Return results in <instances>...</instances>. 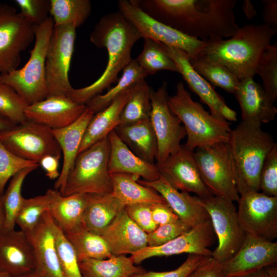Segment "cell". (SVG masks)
I'll list each match as a JSON object with an SVG mask.
<instances>
[{"label": "cell", "instance_id": "33", "mask_svg": "<svg viewBox=\"0 0 277 277\" xmlns=\"http://www.w3.org/2000/svg\"><path fill=\"white\" fill-rule=\"evenodd\" d=\"M110 176L111 193L125 206L165 202L156 191L140 184L137 176L121 173L110 174Z\"/></svg>", "mask_w": 277, "mask_h": 277}, {"label": "cell", "instance_id": "26", "mask_svg": "<svg viewBox=\"0 0 277 277\" xmlns=\"http://www.w3.org/2000/svg\"><path fill=\"white\" fill-rule=\"evenodd\" d=\"M110 143L108 170L110 174L126 173L146 181H154L160 177L155 164L149 163L135 155L120 140L114 130L108 135Z\"/></svg>", "mask_w": 277, "mask_h": 277}, {"label": "cell", "instance_id": "12", "mask_svg": "<svg viewBox=\"0 0 277 277\" xmlns=\"http://www.w3.org/2000/svg\"><path fill=\"white\" fill-rule=\"evenodd\" d=\"M35 28L14 7L0 3V74L18 68L21 53L34 39Z\"/></svg>", "mask_w": 277, "mask_h": 277}, {"label": "cell", "instance_id": "24", "mask_svg": "<svg viewBox=\"0 0 277 277\" xmlns=\"http://www.w3.org/2000/svg\"><path fill=\"white\" fill-rule=\"evenodd\" d=\"M234 94L239 104L242 121L262 125L274 120L277 108L253 76L240 80Z\"/></svg>", "mask_w": 277, "mask_h": 277}, {"label": "cell", "instance_id": "35", "mask_svg": "<svg viewBox=\"0 0 277 277\" xmlns=\"http://www.w3.org/2000/svg\"><path fill=\"white\" fill-rule=\"evenodd\" d=\"M151 90L145 79H142L133 84L131 94L122 112L118 126L150 119Z\"/></svg>", "mask_w": 277, "mask_h": 277}, {"label": "cell", "instance_id": "59", "mask_svg": "<svg viewBox=\"0 0 277 277\" xmlns=\"http://www.w3.org/2000/svg\"><path fill=\"white\" fill-rule=\"evenodd\" d=\"M241 277H266L263 273L262 270L258 271L256 272L250 274L245 276H241Z\"/></svg>", "mask_w": 277, "mask_h": 277}, {"label": "cell", "instance_id": "7", "mask_svg": "<svg viewBox=\"0 0 277 277\" xmlns=\"http://www.w3.org/2000/svg\"><path fill=\"white\" fill-rule=\"evenodd\" d=\"M109 154L108 136L79 153L61 194L68 196L75 193H111L112 183L108 170Z\"/></svg>", "mask_w": 277, "mask_h": 277}, {"label": "cell", "instance_id": "42", "mask_svg": "<svg viewBox=\"0 0 277 277\" xmlns=\"http://www.w3.org/2000/svg\"><path fill=\"white\" fill-rule=\"evenodd\" d=\"M48 221L53 232L58 258L64 277H83L75 251L63 230L48 211Z\"/></svg>", "mask_w": 277, "mask_h": 277}, {"label": "cell", "instance_id": "54", "mask_svg": "<svg viewBox=\"0 0 277 277\" xmlns=\"http://www.w3.org/2000/svg\"><path fill=\"white\" fill-rule=\"evenodd\" d=\"M61 156L48 155L42 159L39 163L46 172V175L50 180L57 179L60 176L58 168Z\"/></svg>", "mask_w": 277, "mask_h": 277}, {"label": "cell", "instance_id": "41", "mask_svg": "<svg viewBox=\"0 0 277 277\" xmlns=\"http://www.w3.org/2000/svg\"><path fill=\"white\" fill-rule=\"evenodd\" d=\"M36 169L35 167L24 168L14 174L10 179L3 195L5 215L3 228L7 230L14 229L16 216L24 198L22 195L23 183L28 175Z\"/></svg>", "mask_w": 277, "mask_h": 277}, {"label": "cell", "instance_id": "31", "mask_svg": "<svg viewBox=\"0 0 277 277\" xmlns=\"http://www.w3.org/2000/svg\"><path fill=\"white\" fill-rule=\"evenodd\" d=\"M87 197L88 194L82 193L63 196L56 190L48 211L64 232L70 231L82 224Z\"/></svg>", "mask_w": 277, "mask_h": 277}, {"label": "cell", "instance_id": "3", "mask_svg": "<svg viewBox=\"0 0 277 277\" xmlns=\"http://www.w3.org/2000/svg\"><path fill=\"white\" fill-rule=\"evenodd\" d=\"M276 33L277 28L264 24L245 25L229 39L208 41L200 55L226 67L239 81L254 77L262 54Z\"/></svg>", "mask_w": 277, "mask_h": 277}, {"label": "cell", "instance_id": "60", "mask_svg": "<svg viewBox=\"0 0 277 277\" xmlns=\"http://www.w3.org/2000/svg\"><path fill=\"white\" fill-rule=\"evenodd\" d=\"M0 277H10V276L5 273L0 272Z\"/></svg>", "mask_w": 277, "mask_h": 277}, {"label": "cell", "instance_id": "25", "mask_svg": "<svg viewBox=\"0 0 277 277\" xmlns=\"http://www.w3.org/2000/svg\"><path fill=\"white\" fill-rule=\"evenodd\" d=\"M95 113L87 108L73 123L63 128L51 129L63 155L60 176L54 188L61 193L68 175L73 167L86 129Z\"/></svg>", "mask_w": 277, "mask_h": 277}, {"label": "cell", "instance_id": "38", "mask_svg": "<svg viewBox=\"0 0 277 277\" xmlns=\"http://www.w3.org/2000/svg\"><path fill=\"white\" fill-rule=\"evenodd\" d=\"M193 69L213 86L220 87L230 93L234 94L239 80L226 67L213 63L203 55L190 58Z\"/></svg>", "mask_w": 277, "mask_h": 277}, {"label": "cell", "instance_id": "6", "mask_svg": "<svg viewBox=\"0 0 277 277\" xmlns=\"http://www.w3.org/2000/svg\"><path fill=\"white\" fill-rule=\"evenodd\" d=\"M53 27L51 16L35 25V44L28 62L21 68L0 74V81L12 87L28 105L48 96L46 57Z\"/></svg>", "mask_w": 277, "mask_h": 277}, {"label": "cell", "instance_id": "4", "mask_svg": "<svg viewBox=\"0 0 277 277\" xmlns=\"http://www.w3.org/2000/svg\"><path fill=\"white\" fill-rule=\"evenodd\" d=\"M261 124L241 121L230 132L228 144L233 162L239 195L260 191L259 176L264 162L275 142Z\"/></svg>", "mask_w": 277, "mask_h": 277}, {"label": "cell", "instance_id": "19", "mask_svg": "<svg viewBox=\"0 0 277 277\" xmlns=\"http://www.w3.org/2000/svg\"><path fill=\"white\" fill-rule=\"evenodd\" d=\"M155 165L160 176L177 190L193 192L201 199L213 195L201 177L193 151L184 146L163 163Z\"/></svg>", "mask_w": 277, "mask_h": 277}, {"label": "cell", "instance_id": "56", "mask_svg": "<svg viewBox=\"0 0 277 277\" xmlns=\"http://www.w3.org/2000/svg\"><path fill=\"white\" fill-rule=\"evenodd\" d=\"M14 125H15L0 114V131L10 128Z\"/></svg>", "mask_w": 277, "mask_h": 277}, {"label": "cell", "instance_id": "50", "mask_svg": "<svg viewBox=\"0 0 277 277\" xmlns=\"http://www.w3.org/2000/svg\"><path fill=\"white\" fill-rule=\"evenodd\" d=\"M152 204H135L127 205L125 208L129 217L147 234L153 231L157 227L152 219Z\"/></svg>", "mask_w": 277, "mask_h": 277}, {"label": "cell", "instance_id": "2", "mask_svg": "<svg viewBox=\"0 0 277 277\" xmlns=\"http://www.w3.org/2000/svg\"><path fill=\"white\" fill-rule=\"evenodd\" d=\"M142 38L136 28L119 11L103 16L90 34V41L97 48H105L108 62L105 70L92 84L73 88L69 97L75 102L84 104L117 81L118 74L132 60L131 51Z\"/></svg>", "mask_w": 277, "mask_h": 277}, {"label": "cell", "instance_id": "1", "mask_svg": "<svg viewBox=\"0 0 277 277\" xmlns=\"http://www.w3.org/2000/svg\"><path fill=\"white\" fill-rule=\"evenodd\" d=\"M148 16L181 33L204 41L232 36L239 26L236 0H135Z\"/></svg>", "mask_w": 277, "mask_h": 277}, {"label": "cell", "instance_id": "5", "mask_svg": "<svg viewBox=\"0 0 277 277\" xmlns=\"http://www.w3.org/2000/svg\"><path fill=\"white\" fill-rule=\"evenodd\" d=\"M168 104L184 125L187 137L184 146L187 149L194 151L199 147L228 142L230 123L213 116L193 100L182 81L177 83L175 93L168 96Z\"/></svg>", "mask_w": 277, "mask_h": 277}, {"label": "cell", "instance_id": "8", "mask_svg": "<svg viewBox=\"0 0 277 277\" xmlns=\"http://www.w3.org/2000/svg\"><path fill=\"white\" fill-rule=\"evenodd\" d=\"M193 154L201 177L212 195L238 202L240 195L228 143L199 147Z\"/></svg>", "mask_w": 277, "mask_h": 277}, {"label": "cell", "instance_id": "51", "mask_svg": "<svg viewBox=\"0 0 277 277\" xmlns=\"http://www.w3.org/2000/svg\"><path fill=\"white\" fill-rule=\"evenodd\" d=\"M188 277H225V275L222 264L212 257H208Z\"/></svg>", "mask_w": 277, "mask_h": 277}, {"label": "cell", "instance_id": "57", "mask_svg": "<svg viewBox=\"0 0 277 277\" xmlns=\"http://www.w3.org/2000/svg\"><path fill=\"white\" fill-rule=\"evenodd\" d=\"M5 220V215L3 202V195H0V230L4 227Z\"/></svg>", "mask_w": 277, "mask_h": 277}, {"label": "cell", "instance_id": "14", "mask_svg": "<svg viewBox=\"0 0 277 277\" xmlns=\"http://www.w3.org/2000/svg\"><path fill=\"white\" fill-rule=\"evenodd\" d=\"M168 84L164 81L155 91L151 89L150 121L157 142L156 164L163 163L171 154L179 150L181 141L186 136L179 118L171 111L168 104Z\"/></svg>", "mask_w": 277, "mask_h": 277}, {"label": "cell", "instance_id": "29", "mask_svg": "<svg viewBox=\"0 0 277 277\" xmlns=\"http://www.w3.org/2000/svg\"><path fill=\"white\" fill-rule=\"evenodd\" d=\"M114 130L135 155L149 163H154L157 153V142L150 119L118 126Z\"/></svg>", "mask_w": 277, "mask_h": 277}, {"label": "cell", "instance_id": "47", "mask_svg": "<svg viewBox=\"0 0 277 277\" xmlns=\"http://www.w3.org/2000/svg\"><path fill=\"white\" fill-rule=\"evenodd\" d=\"M191 227L179 219L159 226L147 234V246L155 247L163 245L189 230Z\"/></svg>", "mask_w": 277, "mask_h": 277}, {"label": "cell", "instance_id": "46", "mask_svg": "<svg viewBox=\"0 0 277 277\" xmlns=\"http://www.w3.org/2000/svg\"><path fill=\"white\" fill-rule=\"evenodd\" d=\"M259 189L269 196H277V144L267 155L259 176Z\"/></svg>", "mask_w": 277, "mask_h": 277}, {"label": "cell", "instance_id": "55", "mask_svg": "<svg viewBox=\"0 0 277 277\" xmlns=\"http://www.w3.org/2000/svg\"><path fill=\"white\" fill-rule=\"evenodd\" d=\"M242 8L245 16L248 20L252 19L257 14L255 6L249 0L243 1Z\"/></svg>", "mask_w": 277, "mask_h": 277}, {"label": "cell", "instance_id": "49", "mask_svg": "<svg viewBox=\"0 0 277 277\" xmlns=\"http://www.w3.org/2000/svg\"><path fill=\"white\" fill-rule=\"evenodd\" d=\"M207 258L196 254H188L186 260L176 269L167 271H147L131 277H188Z\"/></svg>", "mask_w": 277, "mask_h": 277}, {"label": "cell", "instance_id": "39", "mask_svg": "<svg viewBox=\"0 0 277 277\" xmlns=\"http://www.w3.org/2000/svg\"><path fill=\"white\" fill-rule=\"evenodd\" d=\"M57 190L49 189L43 194L33 197L24 198L17 213L15 224L26 233L31 231L48 211Z\"/></svg>", "mask_w": 277, "mask_h": 277}, {"label": "cell", "instance_id": "18", "mask_svg": "<svg viewBox=\"0 0 277 277\" xmlns=\"http://www.w3.org/2000/svg\"><path fill=\"white\" fill-rule=\"evenodd\" d=\"M277 262V242L246 233L236 253L222 264L225 277H241Z\"/></svg>", "mask_w": 277, "mask_h": 277}, {"label": "cell", "instance_id": "53", "mask_svg": "<svg viewBox=\"0 0 277 277\" xmlns=\"http://www.w3.org/2000/svg\"><path fill=\"white\" fill-rule=\"evenodd\" d=\"M262 3L263 24L277 28V1L263 0Z\"/></svg>", "mask_w": 277, "mask_h": 277}, {"label": "cell", "instance_id": "45", "mask_svg": "<svg viewBox=\"0 0 277 277\" xmlns=\"http://www.w3.org/2000/svg\"><path fill=\"white\" fill-rule=\"evenodd\" d=\"M39 166L36 162L14 155L0 141V195H3L7 183L14 174L24 168H37Z\"/></svg>", "mask_w": 277, "mask_h": 277}, {"label": "cell", "instance_id": "11", "mask_svg": "<svg viewBox=\"0 0 277 277\" xmlns=\"http://www.w3.org/2000/svg\"><path fill=\"white\" fill-rule=\"evenodd\" d=\"M73 25L54 26L46 57V80L48 96H69L73 88L69 72L76 38Z\"/></svg>", "mask_w": 277, "mask_h": 277}, {"label": "cell", "instance_id": "36", "mask_svg": "<svg viewBox=\"0 0 277 277\" xmlns=\"http://www.w3.org/2000/svg\"><path fill=\"white\" fill-rule=\"evenodd\" d=\"M91 9L89 0H50L54 26L71 24L77 28L87 19Z\"/></svg>", "mask_w": 277, "mask_h": 277}, {"label": "cell", "instance_id": "43", "mask_svg": "<svg viewBox=\"0 0 277 277\" xmlns=\"http://www.w3.org/2000/svg\"><path fill=\"white\" fill-rule=\"evenodd\" d=\"M256 74L263 82L262 87L268 98L274 103L277 98V43L270 44L262 54Z\"/></svg>", "mask_w": 277, "mask_h": 277}, {"label": "cell", "instance_id": "28", "mask_svg": "<svg viewBox=\"0 0 277 277\" xmlns=\"http://www.w3.org/2000/svg\"><path fill=\"white\" fill-rule=\"evenodd\" d=\"M133 85L124 90L105 109L94 114L86 129L78 154L107 137L118 126Z\"/></svg>", "mask_w": 277, "mask_h": 277}, {"label": "cell", "instance_id": "32", "mask_svg": "<svg viewBox=\"0 0 277 277\" xmlns=\"http://www.w3.org/2000/svg\"><path fill=\"white\" fill-rule=\"evenodd\" d=\"M79 267L83 277H131L146 271L124 255L86 259L79 262Z\"/></svg>", "mask_w": 277, "mask_h": 277}, {"label": "cell", "instance_id": "34", "mask_svg": "<svg viewBox=\"0 0 277 277\" xmlns=\"http://www.w3.org/2000/svg\"><path fill=\"white\" fill-rule=\"evenodd\" d=\"M64 233L73 247L78 262L89 259H106L113 255L101 235L90 231L82 224Z\"/></svg>", "mask_w": 277, "mask_h": 277}, {"label": "cell", "instance_id": "52", "mask_svg": "<svg viewBox=\"0 0 277 277\" xmlns=\"http://www.w3.org/2000/svg\"><path fill=\"white\" fill-rule=\"evenodd\" d=\"M151 213L152 219L157 226L171 223L179 219L177 215L166 202L152 204Z\"/></svg>", "mask_w": 277, "mask_h": 277}, {"label": "cell", "instance_id": "13", "mask_svg": "<svg viewBox=\"0 0 277 277\" xmlns=\"http://www.w3.org/2000/svg\"><path fill=\"white\" fill-rule=\"evenodd\" d=\"M118 11L138 30L142 38L153 41L180 49L190 58L200 55L207 42L187 36L181 32L153 19L132 1L120 0Z\"/></svg>", "mask_w": 277, "mask_h": 277}, {"label": "cell", "instance_id": "48", "mask_svg": "<svg viewBox=\"0 0 277 277\" xmlns=\"http://www.w3.org/2000/svg\"><path fill=\"white\" fill-rule=\"evenodd\" d=\"M15 3L20 8L19 13L35 25L49 17L50 0H16Z\"/></svg>", "mask_w": 277, "mask_h": 277}, {"label": "cell", "instance_id": "20", "mask_svg": "<svg viewBox=\"0 0 277 277\" xmlns=\"http://www.w3.org/2000/svg\"><path fill=\"white\" fill-rule=\"evenodd\" d=\"M36 264L34 248L26 232L0 230V272L17 277L34 271Z\"/></svg>", "mask_w": 277, "mask_h": 277}, {"label": "cell", "instance_id": "9", "mask_svg": "<svg viewBox=\"0 0 277 277\" xmlns=\"http://www.w3.org/2000/svg\"><path fill=\"white\" fill-rule=\"evenodd\" d=\"M218 239L211 257L221 264L231 259L241 247L246 233L242 228L233 202L212 195L201 199Z\"/></svg>", "mask_w": 277, "mask_h": 277}, {"label": "cell", "instance_id": "22", "mask_svg": "<svg viewBox=\"0 0 277 277\" xmlns=\"http://www.w3.org/2000/svg\"><path fill=\"white\" fill-rule=\"evenodd\" d=\"M159 193L179 219L190 227L210 221V216L197 196L180 191L173 187L163 177L154 181L137 180Z\"/></svg>", "mask_w": 277, "mask_h": 277}, {"label": "cell", "instance_id": "30", "mask_svg": "<svg viewBox=\"0 0 277 277\" xmlns=\"http://www.w3.org/2000/svg\"><path fill=\"white\" fill-rule=\"evenodd\" d=\"M125 206L111 193L88 194L82 224L90 231L100 235Z\"/></svg>", "mask_w": 277, "mask_h": 277}, {"label": "cell", "instance_id": "27", "mask_svg": "<svg viewBox=\"0 0 277 277\" xmlns=\"http://www.w3.org/2000/svg\"><path fill=\"white\" fill-rule=\"evenodd\" d=\"M48 216V211L33 229L27 233L35 252V270L45 277H64Z\"/></svg>", "mask_w": 277, "mask_h": 277}, {"label": "cell", "instance_id": "44", "mask_svg": "<svg viewBox=\"0 0 277 277\" xmlns=\"http://www.w3.org/2000/svg\"><path fill=\"white\" fill-rule=\"evenodd\" d=\"M27 103L9 85L0 81V114L14 125L27 120L25 112Z\"/></svg>", "mask_w": 277, "mask_h": 277}, {"label": "cell", "instance_id": "40", "mask_svg": "<svg viewBox=\"0 0 277 277\" xmlns=\"http://www.w3.org/2000/svg\"><path fill=\"white\" fill-rule=\"evenodd\" d=\"M135 60L147 75L163 70L178 73L174 62L164 50L161 43L150 38H144L143 49Z\"/></svg>", "mask_w": 277, "mask_h": 277}, {"label": "cell", "instance_id": "10", "mask_svg": "<svg viewBox=\"0 0 277 277\" xmlns=\"http://www.w3.org/2000/svg\"><path fill=\"white\" fill-rule=\"evenodd\" d=\"M0 141L17 156L38 164L46 155H62L51 129L28 120L0 131Z\"/></svg>", "mask_w": 277, "mask_h": 277}, {"label": "cell", "instance_id": "17", "mask_svg": "<svg viewBox=\"0 0 277 277\" xmlns=\"http://www.w3.org/2000/svg\"><path fill=\"white\" fill-rule=\"evenodd\" d=\"M214 230L211 221L191 228L172 240L158 246H147L130 256L135 265L148 259L170 256L182 253L196 254L211 257L209 247L214 238Z\"/></svg>", "mask_w": 277, "mask_h": 277}, {"label": "cell", "instance_id": "58", "mask_svg": "<svg viewBox=\"0 0 277 277\" xmlns=\"http://www.w3.org/2000/svg\"><path fill=\"white\" fill-rule=\"evenodd\" d=\"M17 277H45L38 272L35 270L32 272L28 273L27 274L17 276Z\"/></svg>", "mask_w": 277, "mask_h": 277}, {"label": "cell", "instance_id": "15", "mask_svg": "<svg viewBox=\"0 0 277 277\" xmlns=\"http://www.w3.org/2000/svg\"><path fill=\"white\" fill-rule=\"evenodd\" d=\"M238 202V217L246 233L270 241L277 238V196L252 191L240 195Z\"/></svg>", "mask_w": 277, "mask_h": 277}, {"label": "cell", "instance_id": "23", "mask_svg": "<svg viewBox=\"0 0 277 277\" xmlns=\"http://www.w3.org/2000/svg\"><path fill=\"white\" fill-rule=\"evenodd\" d=\"M100 235L113 255H132L148 246L147 233L129 217L125 208Z\"/></svg>", "mask_w": 277, "mask_h": 277}, {"label": "cell", "instance_id": "37", "mask_svg": "<svg viewBox=\"0 0 277 277\" xmlns=\"http://www.w3.org/2000/svg\"><path fill=\"white\" fill-rule=\"evenodd\" d=\"M148 75L141 69L135 59L132 60L123 70L117 83L105 94L94 96L86 104V107L96 113L107 107L124 90Z\"/></svg>", "mask_w": 277, "mask_h": 277}, {"label": "cell", "instance_id": "16", "mask_svg": "<svg viewBox=\"0 0 277 277\" xmlns=\"http://www.w3.org/2000/svg\"><path fill=\"white\" fill-rule=\"evenodd\" d=\"M160 43L164 50L174 62L178 73L182 75L189 89L208 107L210 114L228 122H236V112L227 106L210 83L193 69L187 54L180 49Z\"/></svg>", "mask_w": 277, "mask_h": 277}, {"label": "cell", "instance_id": "21", "mask_svg": "<svg viewBox=\"0 0 277 277\" xmlns=\"http://www.w3.org/2000/svg\"><path fill=\"white\" fill-rule=\"evenodd\" d=\"M86 108V105L77 103L68 96L51 95L28 105L25 114L28 121L57 129L73 123Z\"/></svg>", "mask_w": 277, "mask_h": 277}]
</instances>
